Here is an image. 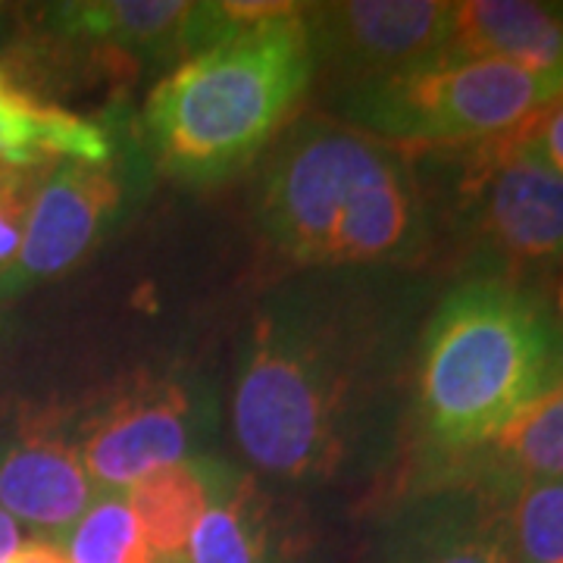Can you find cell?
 Returning a JSON list of instances; mask_svg holds the SVG:
<instances>
[{"label":"cell","mask_w":563,"mask_h":563,"mask_svg":"<svg viewBox=\"0 0 563 563\" xmlns=\"http://www.w3.org/2000/svg\"><path fill=\"white\" fill-rule=\"evenodd\" d=\"M444 479H473L504 498L526 485L563 479V376L523 407L479 454ZM442 483V479H439Z\"/></svg>","instance_id":"9a60e30c"},{"label":"cell","mask_w":563,"mask_h":563,"mask_svg":"<svg viewBox=\"0 0 563 563\" xmlns=\"http://www.w3.org/2000/svg\"><path fill=\"white\" fill-rule=\"evenodd\" d=\"M232 479L235 473L222 463L191 457L163 466L125 492L154 561L181 563L185 544L203 510L220 498Z\"/></svg>","instance_id":"2e32d148"},{"label":"cell","mask_w":563,"mask_h":563,"mask_svg":"<svg viewBox=\"0 0 563 563\" xmlns=\"http://www.w3.org/2000/svg\"><path fill=\"white\" fill-rule=\"evenodd\" d=\"M66 161H113V141L98 122L22 88L0 63V166L51 173Z\"/></svg>","instance_id":"5bb4252c"},{"label":"cell","mask_w":563,"mask_h":563,"mask_svg":"<svg viewBox=\"0 0 563 563\" xmlns=\"http://www.w3.org/2000/svg\"><path fill=\"white\" fill-rule=\"evenodd\" d=\"M22 544V529L20 523L0 510V563H7L13 558V551Z\"/></svg>","instance_id":"603a6c76"},{"label":"cell","mask_w":563,"mask_h":563,"mask_svg":"<svg viewBox=\"0 0 563 563\" xmlns=\"http://www.w3.org/2000/svg\"><path fill=\"white\" fill-rule=\"evenodd\" d=\"M254 220L266 247L303 269L417 263L435 244L413 161L329 117L301 120L276 141Z\"/></svg>","instance_id":"7a4b0ae2"},{"label":"cell","mask_w":563,"mask_h":563,"mask_svg":"<svg viewBox=\"0 0 563 563\" xmlns=\"http://www.w3.org/2000/svg\"><path fill=\"white\" fill-rule=\"evenodd\" d=\"M157 563H161V561H157Z\"/></svg>","instance_id":"d4e9b609"},{"label":"cell","mask_w":563,"mask_h":563,"mask_svg":"<svg viewBox=\"0 0 563 563\" xmlns=\"http://www.w3.org/2000/svg\"><path fill=\"white\" fill-rule=\"evenodd\" d=\"M507 526L510 563H563V479L514 492Z\"/></svg>","instance_id":"d6986e66"},{"label":"cell","mask_w":563,"mask_h":563,"mask_svg":"<svg viewBox=\"0 0 563 563\" xmlns=\"http://www.w3.org/2000/svg\"><path fill=\"white\" fill-rule=\"evenodd\" d=\"M369 361L357 320L332 301L288 291L254 317L242 351L232 426L266 476H329L351 451Z\"/></svg>","instance_id":"3957f363"},{"label":"cell","mask_w":563,"mask_h":563,"mask_svg":"<svg viewBox=\"0 0 563 563\" xmlns=\"http://www.w3.org/2000/svg\"><path fill=\"white\" fill-rule=\"evenodd\" d=\"M181 563H282L273 504L251 479L235 476L203 510Z\"/></svg>","instance_id":"e0dca14e"},{"label":"cell","mask_w":563,"mask_h":563,"mask_svg":"<svg viewBox=\"0 0 563 563\" xmlns=\"http://www.w3.org/2000/svg\"><path fill=\"white\" fill-rule=\"evenodd\" d=\"M507 501L473 479L422 485L385 526L379 563H510Z\"/></svg>","instance_id":"30bf717a"},{"label":"cell","mask_w":563,"mask_h":563,"mask_svg":"<svg viewBox=\"0 0 563 563\" xmlns=\"http://www.w3.org/2000/svg\"><path fill=\"white\" fill-rule=\"evenodd\" d=\"M563 376V285L473 273L422 329L417 426L429 476H451Z\"/></svg>","instance_id":"6da1fadb"},{"label":"cell","mask_w":563,"mask_h":563,"mask_svg":"<svg viewBox=\"0 0 563 563\" xmlns=\"http://www.w3.org/2000/svg\"><path fill=\"white\" fill-rule=\"evenodd\" d=\"M41 38L69 60L101 63L107 76H135L139 66H166L195 57L213 41L244 29L229 0H79L51 3L38 13Z\"/></svg>","instance_id":"52a82bcc"},{"label":"cell","mask_w":563,"mask_h":563,"mask_svg":"<svg viewBox=\"0 0 563 563\" xmlns=\"http://www.w3.org/2000/svg\"><path fill=\"white\" fill-rule=\"evenodd\" d=\"M563 79L479 57L442 54L388 79L339 91V117L404 154L451 151L517 132Z\"/></svg>","instance_id":"8992f818"},{"label":"cell","mask_w":563,"mask_h":563,"mask_svg":"<svg viewBox=\"0 0 563 563\" xmlns=\"http://www.w3.org/2000/svg\"><path fill=\"white\" fill-rule=\"evenodd\" d=\"M191 401L176 383L132 388L81 426L79 457L98 492H129L144 476L185 461Z\"/></svg>","instance_id":"8fae6325"},{"label":"cell","mask_w":563,"mask_h":563,"mask_svg":"<svg viewBox=\"0 0 563 563\" xmlns=\"http://www.w3.org/2000/svg\"><path fill=\"white\" fill-rule=\"evenodd\" d=\"M3 173H7V169H3V166H0V176H3Z\"/></svg>","instance_id":"cb8c5ba5"},{"label":"cell","mask_w":563,"mask_h":563,"mask_svg":"<svg viewBox=\"0 0 563 563\" xmlns=\"http://www.w3.org/2000/svg\"><path fill=\"white\" fill-rule=\"evenodd\" d=\"M54 542L69 563H157L125 492H98L79 520Z\"/></svg>","instance_id":"ac0fdd59"},{"label":"cell","mask_w":563,"mask_h":563,"mask_svg":"<svg viewBox=\"0 0 563 563\" xmlns=\"http://www.w3.org/2000/svg\"><path fill=\"white\" fill-rule=\"evenodd\" d=\"M98 498L76 442L32 429L0 454V510L60 539Z\"/></svg>","instance_id":"7c38bea8"},{"label":"cell","mask_w":563,"mask_h":563,"mask_svg":"<svg viewBox=\"0 0 563 563\" xmlns=\"http://www.w3.org/2000/svg\"><path fill=\"white\" fill-rule=\"evenodd\" d=\"M413 161L432 242L442 225L476 273L563 285V179L504 139L407 154Z\"/></svg>","instance_id":"5b68a950"},{"label":"cell","mask_w":563,"mask_h":563,"mask_svg":"<svg viewBox=\"0 0 563 563\" xmlns=\"http://www.w3.org/2000/svg\"><path fill=\"white\" fill-rule=\"evenodd\" d=\"M41 179L44 173H16V169H7L0 176V282L16 266L29 210H32Z\"/></svg>","instance_id":"ffe728a7"},{"label":"cell","mask_w":563,"mask_h":563,"mask_svg":"<svg viewBox=\"0 0 563 563\" xmlns=\"http://www.w3.org/2000/svg\"><path fill=\"white\" fill-rule=\"evenodd\" d=\"M451 22L454 3L448 0L303 3L313 73L339 91L442 57Z\"/></svg>","instance_id":"ba28073f"},{"label":"cell","mask_w":563,"mask_h":563,"mask_svg":"<svg viewBox=\"0 0 563 563\" xmlns=\"http://www.w3.org/2000/svg\"><path fill=\"white\" fill-rule=\"evenodd\" d=\"M313 79L298 3L173 66L151 88L141 129L166 176L191 185L229 179L276 139Z\"/></svg>","instance_id":"277c9868"},{"label":"cell","mask_w":563,"mask_h":563,"mask_svg":"<svg viewBox=\"0 0 563 563\" xmlns=\"http://www.w3.org/2000/svg\"><path fill=\"white\" fill-rule=\"evenodd\" d=\"M7 563H69V561H66V554H63L60 544L54 542V539H32V542H22Z\"/></svg>","instance_id":"7402d4cb"},{"label":"cell","mask_w":563,"mask_h":563,"mask_svg":"<svg viewBox=\"0 0 563 563\" xmlns=\"http://www.w3.org/2000/svg\"><path fill=\"white\" fill-rule=\"evenodd\" d=\"M120 207L122 179L113 161L57 163L35 188L20 257L0 291H22L73 269L101 242Z\"/></svg>","instance_id":"9c48e42d"},{"label":"cell","mask_w":563,"mask_h":563,"mask_svg":"<svg viewBox=\"0 0 563 563\" xmlns=\"http://www.w3.org/2000/svg\"><path fill=\"white\" fill-rule=\"evenodd\" d=\"M514 139L532 161H539L563 179V95L544 103L539 113H532L514 132Z\"/></svg>","instance_id":"44dd1931"},{"label":"cell","mask_w":563,"mask_h":563,"mask_svg":"<svg viewBox=\"0 0 563 563\" xmlns=\"http://www.w3.org/2000/svg\"><path fill=\"white\" fill-rule=\"evenodd\" d=\"M444 54L501 60L563 79V3L461 0Z\"/></svg>","instance_id":"4fadbf2b"}]
</instances>
